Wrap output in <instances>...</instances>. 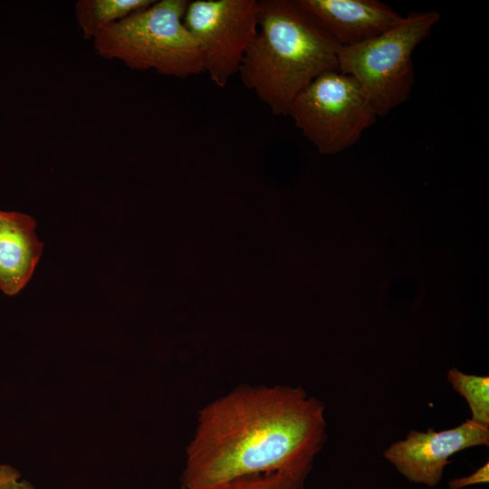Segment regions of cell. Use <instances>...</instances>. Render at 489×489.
<instances>
[{
    "label": "cell",
    "instance_id": "2",
    "mask_svg": "<svg viewBox=\"0 0 489 489\" xmlns=\"http://www.w3.org/2000/svg\"><path fill=\"white\" fill-rule=\"evenodd\" d=\"M257 24L238 72L273 114L287 115L304 88L338 69L340 46L293 0H259Z\"/></svg>",
    "mask_w": 489,
    "mask_h": 489
},
{
    "label": "cell",
    "instance_id": "12",
    "mask_svg": "<svg viewBox=\"0 0 489 489\" xmlns=\"http://www.w3.org/2000/svg\"><path fill=\"white\" fill-rule=\"evenodd\" d=\"M306 470H283L234 480L216 489H305Z\"/></svg>",
    "mask_w": 489,
    "mask_h": 489
},
{
    "label": "cell",
    "instance_id": "9",
    "mask_svg": "<svg viewBox=\"0 0 489 489\" xmlns=\"http://www.w3.org/2000/svg\"><path fill=\"white\" fill-rule=\"evenodd\" d=\"M35 226L26 214L0 210V289L6 295L27 284L42 254Z\"/></svg>",
    "mask_w": 489,
    "mask_h": 489
},
{
    "label": "cell",
    "instance_id": "11",
    "mask_svg": "<svg viewBox=\"0 0 489 489\" xmlns=\"http://www.w3.org/2000/svg\"><path fill=\"white\" fill-rule=\"evenodd\" d=\"M447 380L467 402L473 421L489 427V377L466 374L450 369Z\"/></svg>",
    "mask_w": 489,
    "mask_h": 489
},
{
    "label": "cell",
    "instance_id": "7",
    "mask_svg": "<svg viewBox=\"0 0 489 489\" xmlns=\"http://www.w3.org/2000/svg\"><path fill=\"white\" fill-rule=\"evenodd\" d=\"M489 445V427L466 419L457 427L426 432L411 430L403 440L391 444L384 457L408 481L436 486L455 454Z\"/></svg>",
    "mask_w": 489,
    "mask_h": 489
},
{
    "label": "cell",
    "instance_id": "13",
    "mask_svg": "<svg viewBox=\"0 0 489 489\" xmlns=\"http://www.w3.org/2000/svg\"><path fill=\"white\" fill-rule=\"evenodd\" d=\"M488 481L489 463L486 462L473 474L450 480L448 486L450 489H462L474 484H487Z\"/></svg>",
    "mask_w": 489,
    "mask_h": 489
},
{
    "label": "cell",
    "instance_id": "3",
    "mask_svg": "<svg viewBox=\"0 0 489 489\" xmlns=\"http://www.w3.org/2000/svg\"><path fill=\"white\" fill-rule=\"evenodd\" d=\"M188 0L154 1L104 27L93 39L97 53L133 70L187 78L205 72L200 48L184 24Z\"/></svg>",
    "mask_w": 489,
    "mask_h": 489
},
{
    "label": "cell",
    "instance_id": "1",
    "mask_svg": "<svg viewBox=\"0 0 489 489\" xmlns=\"http://www.w3.org/2000/svg\"><path fill=\"white\" fill-rule=\"evenodd\" d=\"M324 404L301 387L243 385L206 405L187 449L182 489L312 468L326 438Z\"/></svg>",
    "mask_w": 489,
    "mask_h": 489
},
{
    "label": "cell",
    "instance_id": "8",
    "mask_svg": "<svg viewBox=\"0 0 489 489\" xmlns=\"http://www.w3.org/2000/svg\"><path fill=\"white\" fill-rule=\"evenodd\" d=\"M340 47L370 40L404 16L378 0H293Z\"/></svg>",
    "mask_w": 489,
    "mask_h": 489
},
{
    "label": "cell",
    "instance_id": "14",
    "mask_svg": "<svg viewBox=\"0 0 489 489\" xmlns=\"http://www.w3.org/2000/svg\"><path fill=\"white\" fill-rule=\"evenodd\" d=\"M0 489H34L28 482L22 480L19 472L7 465H0Z\"/></svg>",
    "mask_w": 489,
    "mask_h": 489
},
{
    "label": "cell",
    "instance_id": "4",
    "mask_svg": "<svg viewBox=\"0 0 489 489\" xmlns=\"http://www.w3.org/2000/svg\"><path fill=\"white\" fill-rule=\"evenodd\" d=\"M439 19L436 11L410 13L370 40L340 48L337 70L356 80L378 117L408 99L415 83L413 53Z\"/></svg>",
    "mask_w": 489,
    "mask_h": 489
},
{
    "label": "cell",
    "instance_id": "6",
    "mask_svg": "<svg viewBox=\"0 0 489 489\" xmlns=\"http://www.w3.org/2000/svg\"><path fill=\"white\" fill-rule=\"evenodd\" d=\"M258 0L189 1L184 24L197 43L205 72L225 88L239 72L258 30Z\"/></svg>",
    "mask_w": 489,
    "mask_h": 489
},
{
    "label": "cell",
    "instance_id": "5",
    "mask_svg": "<svg viewBox=\"0 0 489 489\" xmlns=\"http://www.w3.org/2000/svg\"><path fill=\"white\" fill-rule=\"evenodd\" d=\"M287 115L326 155L354 145L378 117L356 80L338 70L313 80L291 102Z\"/></svg>",
    "mask_w": 489,
    "mask_h": 489
},
{
    "label": "cell",
    "instance_id": "10",
    "mask_svg": "<svg viewBox=\"0 0 489 489\" xmlns=\"http://www.w3.org/2000/svg\"><path fill=\"white\" fill-rule=\"evenodd\" d=\"M153 3L154 0H80L74 6L75 18L84 38L93 40L104 27Z\"/></svg>",
    "mask_w": 489,
    "mask_h": 489
}]
</instances>
